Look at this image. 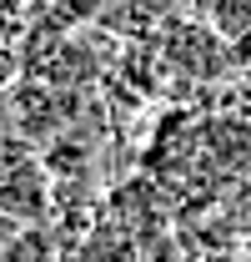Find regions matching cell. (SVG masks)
<instances>
[{"label": "cell", "instance_id": "1", "mask_svg": "<svg viewBox=\"0 0 251 262\" xmlns=\"http://www.w3.org/2000/svg\"><path fill=\"white\" fill-rule=\"evenodd\" d=\"M51 207L45 177L20 141H0V212L15 222H40Z\"/></svg>", "mask_w": 251, "mask_h": 262}, {"label": "cell", "instance_id": "2", "mask_svg": "<svg viewBox=\"0 0 251 262\" xmlns=\"http://www.w3.org/2000/svg\"><path fill=\"white\" fill-rule=\"evenodd\" d=\"M0 262H56V242H51L45 227L26 222V227H15L0 242Z\"/></svg>", "mask_w": 251, "mask_h": 262}]
</instances>
